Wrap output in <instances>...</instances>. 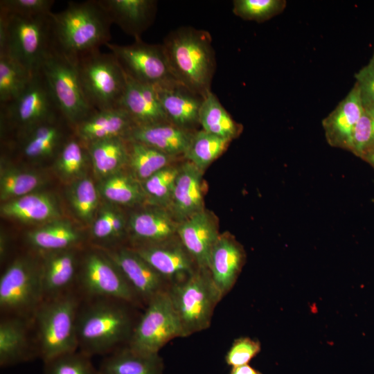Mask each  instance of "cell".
<instances>
[{"instance_id":"2","label":"cell","mask_w":374,"mask_h":374,"mask_svg":"<svg viewBox=\"0 0 374 374\" xmlns=\"http://www.w3.org/2000/svg\"><path fill=\"white\" fill-rule=\"evenodd\" d=\"M51 17L53 47L74 63L109 42L112 23L98 0L69 2Z\"/></svg>"},{"instance_id":"12","label":"cell","mask_w":374,"mask_h":374,"mask_svg":"<svg viewBox=\"0 0 374 374\" xmlns=\"http://www.w3.org/2000/svg\"><path fill=\"white\" fill-rule=\"evenodd\" d=\"M146 305L127 346L140 353L158 354L171 339L184 337V332L168 292H160Z\"/></svg>"},{"instance_id":"14","label":"cell","mask_w":374,"mask_h":374,"mask_svg":"<svg viewBox=\"0 0 374 374\" xmlns=\"http://www.w3.org/2000/svg\"><path fill=\"white\" fill-rule=\"evenodd\" d=\"M73 134V126L59 113L15 137L17 150L24 159L39 161L55 159Z\"/></svg>"},{"instance_id":"13","label":"cell","mask_w":374,"mask_h":374,"mask_svg":"<svg viewBox=\"0 0 374 374\" xmlns=\"http://www.w3.org/2000/svg\"><path fill=\"white\" fill-rule=\"evenodd\" d=\"M105 46L124 72L134 80L154 87L179 83L172 73L162 45L146 44L140 39L130 45L107 42Z\"/></svg>"},{"instance_id":"8","label":"cell","mask_w":374,"mask_h":374,"mask_svg":"<svg viewBox=\"0 0 374 374\" xmlns=\"http://www.w3.org/2000/svg\"><path fill=\"white\" fill-rule=\"evenodd\" d=\"M82 92L96 110L119 107L125 84V73L115 56L95 51L75 62Z\"/></svg>"},{"instance_id":"1","label":"cell","mask_w":374,"mask_h":374,"mask_svg":"<svg viewBox=\"0 0 374 374\" xmlns=\"http://www.w3.org/2000/svg\"><path fill=\"white\" fill-rule=\"evenodd\" d=\"M127 302L109 298H82L77 317L78 350L89 357L107 355L128 345L135 325Z\"/></svg>"},{"instance_id":"3","label":"cell","mask_w":374,"mask_h":374,"mask_svg":"<svg viewBox=\"0 0 374 374\" xmlns=\"http://www.w3.org/2000/svg\"><path fill=\"white\" fill-rule=\"evenodd\" d=\"M176 80L204 98L211 91L215 71V53L209 33L190 27L168 35L162 45Z\"/></svg>"},{"instance_id":"45","label":"cell","mask_w":374,"mask_h":374,"mask_svg":"<svg viewBox=\"0 0 374 374\" xmlns=\"http://www.w3.org/2000/svg\"><path fill=\"white\" fill-rule=\"evenodd\" d=\"M374 149V111L364 109L355 127L350 152L360 159Z\"/></svg>"},{"instance_id":"6","label":"cell","mask_w":374,"mask_h":374,"mask_svg":"<svg viewBox=\"0 0 374 374\" xmlns=\"http://www.w3.org/2000/svg\"><path fill=\"white\" fill-rule=\"evenodd\" d=\"M43 301L39 254L17 257L1 275V316H16L31 319Z\"/></svg>"},{"instance_id":"26","label":"cell","mask_w":374,"mask_h":374,"mask_svg":"<svg viewBox=\"0 0 374 374\" xmlns=\"http://www.w3.org/2000/svg\"><path fill=\"white\" fill-rule=\"evenodd\" d=\"M179 224L170 211L157 206L136 212L129 220L131 234L135 240L143 242L141 246L169 241L177 234Z\"/></svg>"},{"instance_id":"33","label":"cell","mask_w":374,"mask_h":374,"mask_svg":"<svg viewBox=\"0 0 374 374\" xmlns=\"http://www.w3.org/2000/svg\"><path fill=\"white\" fill-rule=\"evenodd\" d=\"M199 123L202 130L217 136L232 141L242 130L211 91L204 98L199 109Z\"/></svg>"},{"instance_id":"34","label":"cell","mask_w":374,"mask_h":374,"mask_svg":"<svg viewBox=\"0 0 374 374\" xmlns=\"http://www.w3.org/2000/svg\"><path fill=\"white\" fill-rule=\"evenodd\" d=\"M127 141L129 152L127 166L132 175L141 184L170 165L176 159L144 143Z\"/></svg>"},{"instance_id":"50","label":"cell","mask_w":374,"mask_h":374,"mask_svg":"<svg viewBox=\"0 0 374 374\" xmlns=\"http://www.w3.org/2000/svg\"><path fill=\"white\" fill-rule=\"evenodd\" d=\"M361 159L374 169V149L365 154Z\"/></svg>"},{"instance_id":"32","label":"cell","mask_w":374,"mask_h":374,"mask_svg":"<svg viewBox=\"0 0 374 374\" xmlns=\"http://www.w3.org/2000/svg\"><path fill=\"white\" fill-rule=\"evenodd\" d=\"M87 145L90 162L98 177L105 179L127 166L128 145L123 138L103 139Z\"/></svg>"},{"instance_id":"22","label":"cell","mask_w":374,"mask_h":374,"mask_svg":"<svg viewBox=\"0 0 374 374\" xmlns=\"http://www.w3.org/2000/svg\"><path fill=\"white\" fill-rule=\"evenodd\" d=\"M202 175L203 172L188 161L180 166L169 206V211L179 222L204 210Z\"/></svg>"},{"instance_id":"5","label":"cell","mask_w":374,"mask_h":374,"mask_svg":"<svg viewBox=\"0 0 374 374\" xmlns=\"http://www.w3.org/2000/svg\"><path fill=\"white\" fill-rule=\"evenodd\" d=\"M51 15L26 17L0 10V54L10 56L31 74L37 71L53 46Z\"/></svg>"},{"instance_id":"25","label":"cell","mask_w":374,"mask_h":374,"mask_svg":"<svg viewBox=\"0 0 374 374\" xmlns=\"http://www.w3.org/2000/svg\"><path fill=\"white\" fill-rule=\"evenodd\" d=\"M168 120L175 125L191 131L199 123L203 98L181 84L154 87Z\"/></svg>"},{"instance_id":"7","label":"cell","mask_w":374,"mask_h":374,"mask_svg":"<svg viewBox=\"0 0 374 374\" xmlns=\"http://www.w3.org/2000/svg\"><path fill=\"white\" fill-rule=\"evenodd\" d=\"M207 269L194 271L168 292L184 337L209 327L214 308L222 297Z\"/></svg>"},{"instance_id":"28","label":"cell","mask_w":374,"mask_h":374,"mask_svg":"<svg viewBox=\"0 0 374 374\" xmlns=\"http://www.w3.org/2000/svg\"><path fill=\"white\" fill-rule=\"evenodd\" d=\"M168 242L133 249L163 278H180L191 274L194 271L193 258L183 245Z\"/></svg>"},{"instance_id":"11","label":"cell","mask_w":374,"mask_h":374,"mask_svg":"<svg viewBox=\"0 0 374 374\" xmlns=\"http://www.w3.org/2000/svg\"><path fill=\"white\" fill-rule=\"evenodd\" d=\"M76 290L82 298H109L136 304L140 300L115 262L103 251L80 260Z\"/></svg>"},{"instance_id":"44","label":"cell","mask_w":374,"mask_h":374,"mask_svg":"<svg viewBox=\"0 0 374 374\" xmlns=\"http://www.w3.org/2000/svg\"><path fill=\"white\" fill-rule=\"evenodd\" d=\"M125 228V218L111 208L103 209L91 228L92 236L99 240L116 239L121 236Z\"/></svg>"},{"instance_id":"48","label":"cell","mask_w":374,"mask_h":374,"mask_svg":"<svg viewBox=\"0 0 374 374\" xmlns=\"http://www.w3.org/2000/svg\"><path fill=\"white\" fill-rule=\"evenodd\" d=\"M355 79L364 109L374 111V54L355 74Z\"/></svg>"},{"instance_id":"40","label":"cell","mask_w":374,"mask_h":374,"mask_svg":"<svg viewBox=\"0 0 374 374\" xmlns=\"http://www.w3.org/2000/svg\"><path fill=\"white\" fill-rule=\"evenodd\" d=\"M98 189L92 180L82 177L73 182L69 190L71 205L79 218L90 222L98 205Z\"/></svg>"},{"instance_id":"27","label":"cell","mask_w":374,"mask_h":374,"mask_svg":"<svg viewBox=\"0 0 374 374\" xmlns=\"http://www.w3.org/2000/svg\"><path fill=\"white\" fill-rule=\"evenodd\" d=\"M112 23L124 32L140 39L141 33L151 24L156 8L152 0H98Z\"/></svg>"},{"instance_id":"15","label":"cell","mask_w":374,"mask_h":374,"mask_svg":"<svg viewBox=\"0 0 374 374\" xmlns=\"http://www.w3.org/2000/svg\"><path fill=\"white\" fill-rule=\"evenodd\" d=\"M39 357L30 319L1 316L0 366L5 368Z\"/></svg>"},{"instance_id":"18","label":"cell","mask_w":374,"mask_h":374,"mask_svg":"<svg viewBox=\"0 0 374 374\" xmlns=\"http://www.w3.org/2000/svg\"><path fill=\"white\" fill-rule=\"evenodd\" d=\"M76 248L39 254L44 299L75 288L80 260Z\"/></svg>"},{"instance_id":"20","label":"cell","mask_w":374,"mask_h":374,"mask_svg":"<svg viewBox=\"0 0 374 374\" xmlns=\"http://www.w3.org/2000/svg\"><path fill=\"white\" fill-rule=\"evenodd\" d=\"M177 234L199 267L208 269L211 249L220 236L208 212L204 209L180 222Z\"/></svg>"},{"instance_id":"24","label":"cell","mask_w":374,"mask_h":374,"mask_svg":"<svg viewBox=\"0 0 374 374\" xmlns=\"http://www.w3.org/2000/svg\"><path fill=\"white\" fill-rule=\"evenodd\" d=\"M125 77V88L118 107L125 110L136 125L168 121L155 88L134 80L126 73Z\"/></svg>"},{"instance_id":"42","label":"cell","mask_w":374,"mask_h":374,"mask_svg":"<svg viewBox=\"0 0 374 374\" xmlns=\"http://www.w3.org/2000/svg\"><path fill=\"white\" fill-rule=\"evenodd\" d=\"M233 13L244 19L263 22L283 12L285 0H235Z\"/></svg>"},{"instance_id":"47","label":"cell","mask_w":374,"mask_h":374,"mask_svg":"<svg viewBox=\"0 0 374 374\" xmlns=\"http://www.w3.org/2000/svg\"><path fill=\"white\" fill-rule=\"evenodd\" d=\"M261 350L259 341L248 337L234 340L225 356L226 364L232 367L248 364Z\"/></svg>"},{"instance_id":"10","label":"cell","mask_w":374,"mask_h":374,"mask_svg":"<svg viewBox=\"0 0 374 374\" xmlns=\"http://www.w3.org/2000/svg\"><path fill=\"white\" fill-rule=\"evenodd\" d=\"M59 113L46 80L39 69L33 73L26 88L15 99L0 104L1 132L3 135L12 132L15 136Z\"/></svg>"},{"instance_id":"19","label":"cell","mask_w":374,"mask_h":374,"mask_svg":"<svg viewBox=\"0 0 374 374\" xmlns=\"http://www.w3.org/2000/svg\"><path fill=\"white\" fill-rule=\"evenodd\" d=\"M194 132L179 127L169 121L147 125H136L124 138L151 146L177 158L184 157Z\"/></svg>"},{"instance_id":"38","label":"cell","mask_w":374,"mask_h":374,"mask_svg":"<svg viewBox=\"0 0 374 374\" xmlns=\"http://www.w3.org/2000/svg\"><path fill=\"white\" fill-rule=\"evenodd\" d=\"M88 161L90 158L87 145L74 133L55 159V168L64 179L76 180L82 177Z\"/></svg>"},{"instance_id":"39","label":"cell","mask_w":374,"mask_h":374,"mask_svg":"<svg viewBox=\"0 0 374 374\" xmlns=\"http://www.w3.org/2000/svg\"><path fill=\"white\" fill-rule=\"evenodd\" d=\"M32 75L10 56L0 54V104L15 99L26 88Z\"/></svg>"},{"instance_id":"17","label":"cell","mask_w":374,"mask_h":374,"mask_svg":"<svg viewBox=\"0 0 374 374\" xmlns=\"http://www.w3.org/2000/svg\"><path fill=\"white\" fill-rule=\"evenodd\" d=\"M120 269L139 300L147 303L163 291L164 278L133 249H103Z\"/></svg>"},{"instance_id":"21","label":"cell","mask_w":374,"mask_h":374,"mask_svg":"<svg viewBox=\"0 0 374 374\" xmlns=\"http://www.w3.org/2000/svg\"><path fill=\"white\" fill-rule=\"evenodd\" d=\"M123 108L95 110L74 127L75 134L85 143L121 137L125 138L136 125Z\"/></svg>"},{"instance_id":"35","label":"cell","mask_w":374,"mask_h":374,"mask_svg":"<svg viewBox=\"0 0 374 374\" xmlns=\"http://www.w3.org/2000/svg\"><path fill=\"white\" fill-rule=\"evenodd\" d=\"M98 191L107 201L123 206L137 204L147 197L142 184L121 172L103 179Z\"/></svg>"},{"instance_id":"46","label":"cell","mask_w":374,"mask_h":374,"mask_svg":"<svg viewBox=\"0 0 374 374\" xmlns=\"http://www.w3.org/2000/svg\"><path fill=\"white\" fill-rule=\"evenodd\" d=\"M54 3L53 0H1L0 10L26 17L48 15Z\"/></svg>"},{"instance_id":"49","label":"cell","mask_w":374,"mask_h":374,"mask_svg":"<svg viewBox=\"0 0 374 374\" xmlns=\"http://www.w3.org/2000/svg\"><path fill=\"white\" fill-rule=\"evenodd\" d=\"M229 374H262L249 364L232 367Z\"/></svg>"},{"instance_id":"31","label":"cell","mask_w":374,"mask_h":374,"mask_svg":"<svg viewBox=\"0 0 374 374\" xmlns=\"http://www.w3.org/2000/svg\"><path fill=\"white\" fill-rule=\"evenodd\" d=\"M26 240L40 254L76 248L82 235L69 222L56 220L29 231Z\"/></svg>"},{"instance_id":"43","label":"cell","mask_w":374,"mask_h":374,"mask_svg":"<svg viewBox=\"0 0 374 374\" xmlns=\"http://www.w3.org/2000/svg\"><path fill=\"white\" fill-rule=\"evenodd\" d=\"M44 374H99L91 357L76 350L44 362Z\"/></svg>"},{"instance_id":"37","label":"cell","mask_w":374,"mask_h":374,"mask_svg":"<svg viewBox=\"0 0 374 374\" xmlns=\"http://www.w3.org/2000/svg\"><path fill=\"white\" fill-rule=\"evenodd\" d=\"M230 142L202 130L194 132L184 157L203 172L222 154Z\"/></svg>"},{"instance_id":"36","label":"cell","mask_w":374,"mask_h":374,"mask_svg":"<svg viewBox=\"0 0 374 374\" xmlns=\"http://www.w3.org/2000/svg\"><path fill=\"white\" fill-rule=\"evenodd\" d=\"M42 176L33 171L13 166L1 168L0 199L3 203L35 192L43 184Z\"/></svg>"},{"instance_id":"30","label":"cell","mask_w":374,"mask_h":374,"mask_svg":"<svg viewBox=\"0 0 374 374\" xmlns=\"http://www.w3.org/2000/svg\"><path fill=\"white\" fill-rule=\"evenodd\" d=\"M163 362L159 354H146L125 346L106 355L99 374H162Z\"/></svg>"},{"instance_id":"9","label":"cell","mask_w":374,"mask_h":374,"mask_svg":"<svg viewBox=\"0 0 374 374\" xmlns=\"http://www.w3.org/2000/svg\"><path fill=\"white\" fill-rule=\"evenodd\" d=\"M39 70L58 109L73 128L96 110L84 97L75 64L53 46L44 57Z\"/></svg>"},{"instance_id":"23","label":"cell","mask_w":374,"mask_h":374,"mask_svg":"<svg viewBox=\"0 0 374 374\" xmlns=\"http://www.w3.org/2000/svg\"><path fill=\"white\" fill-rule=\"evenodd\" d=\"M244 259V250L236 241L219 236L211 249L208 269L222 296L235 283Z\"/></svg>"},{"instance_id":"29","label":"cell","mask_w":374,"mask_h":374,"mask_svg":"<svg viewBox=\"0 0 374 374\" xmlns=\"http://www.w3.org/2000/svg\"><path fill=\"white\" fill-rule=\"evenodd\" d=\"M1 214L28 223H48L58 220L61 215L57 203L51 195L36 191L3 202Z\"/></svg>"},{"instance_id":"16","label":"cell","mask_w":374,"mask_h":374,"mask_svg":"<svg viewBox=\"0 0 374 374\" xmlns=\"http://www.w3.org/2000/svg\"><path fill=\"white\" fill-rule=\"evenodd\" d=\"M364 107L356 84L337 107L322 121L327 143L333 148L350 152L355 127Z\"/></svg>"},{"instance_id":"41","label":"cell","mask_w":374,"mask_h":374,"mask_svg":"<svg viewBox=\"0 0 374 374\" xmlns=\"http://www.w3.org/2000/svg\"><path fill=\"white\" fill-rule=\"evenodd\" d=\"M180 166L169 165L142 183L146 197L157 206H170Z\"/></svg>"},{"instance_id":"4","label":"cell","mask_w":374,"mask_h":374,"mask_svg":"<svg viewBox=\"0 0 374 374\" xmlns=\"http://www.w3.org/2000/svg\"><path fill=\"white\" fill-rule=\"evenodd\" d=\"M82 296L76 288L44 299L32 326L39 357L43 362L78 350L77 317Z\"/></svg>"}]
</instances>
